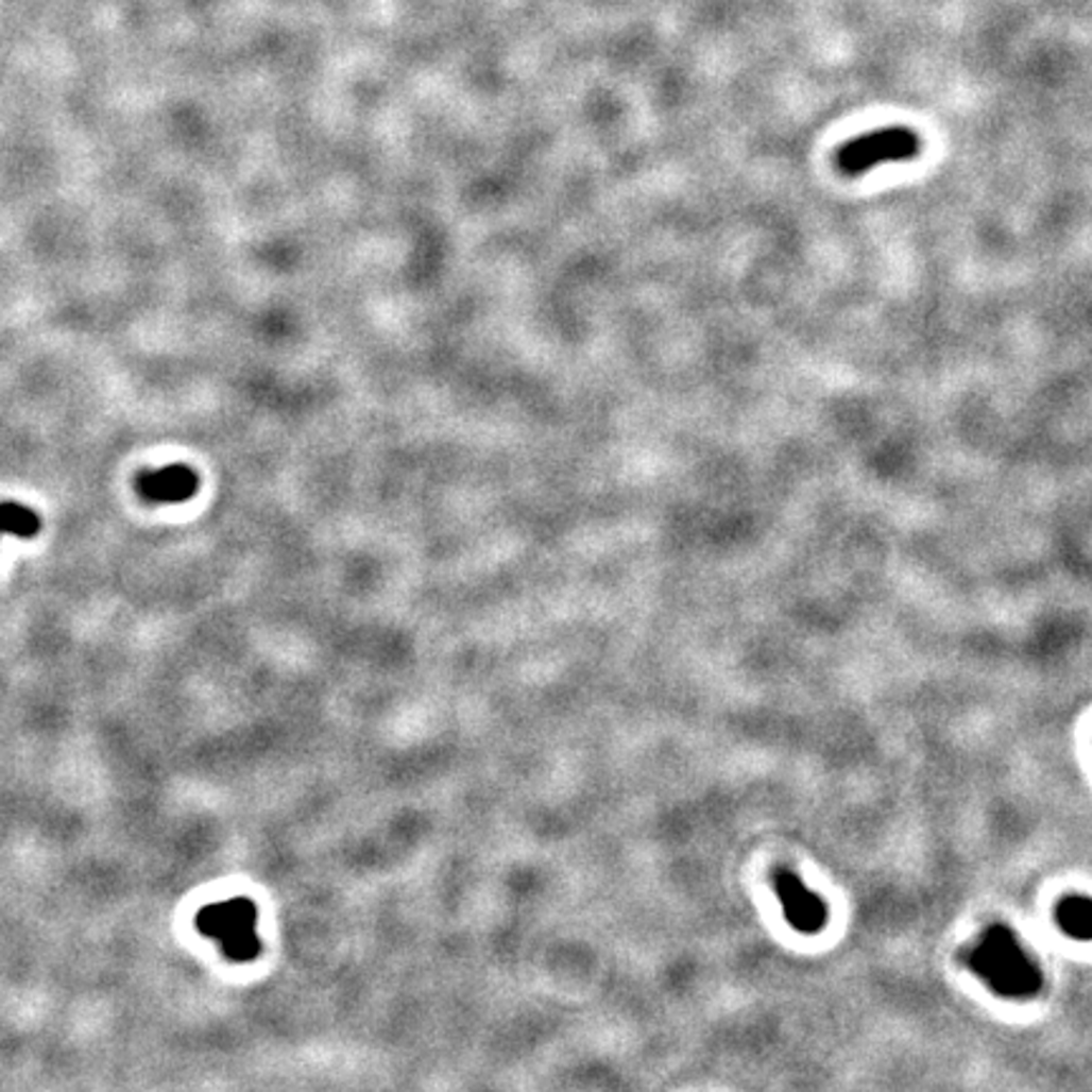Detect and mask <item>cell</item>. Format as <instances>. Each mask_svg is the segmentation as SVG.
<instances>
[{
  "instance_id": "obj_1",
  "label": "cell",
  "mask_w": 1092,
  "mask_h": 1092,
  "mask_svg": "<svg viewBox=\"0 0 1092 1092\" xmlns=\"http://www.w3.org/2000/svg\"><path fill=\"white\" fill-rule=\"evenodd\" d=\"M258 908L251 898H231V901L210 903L198 910L195 925L203 936L221 945L223 956L231 961H253L261 954V941L256 936Z\"/></svg>"
},
{
  "instance_id": "obj_2",
  "label": "cell",
  "mask_w": 1092,
  "mask_h": 1092,
  "mask_svg": "<svg viewBox=\"0 0 1092 1092\" xmlns=\"http://www.w3.org/2000/svg\"><path fill=\"white\" fill-rule=\"evenodd\" d=\"M921 152V137L908 126H885V130L865 132L850 139L837 150V168L842 175H865V172L890 163H905Z\"/></svg>"
},
{
  "instance_id": "obj_3",
  "label": "cell",
  "mask_w": 1092,
  "mask_h": 1092,
  "mask_svg": "<svg viewBox=\"0 0 1092 1092\" xmlns=\"http://www.w3.org/2000/svg\"><path fill=\"white\" fill-rule=\"evenodd\" d=\"M198 473L185 463H172L168 468L142 471L135 476V491L148 504H183L198 494Z\"/></svg>"
},
{
  "instance_id": "obj_4",
  "label": "cell",
  "mask_w": 1092,
  "mask_h": 1092,
  "mask_svg": "<svg viewBox=\"0 0 1092 1092\" xmlns=\"http://www.w3.org/2000/svg\"><path fill=\"white\" fill-rule=\"evenodd\" d=\"M41 516L29 506L16 501L0 504V536L11 534L18 539H33L41 534Z\"/></svg>"
}]
</instances>
